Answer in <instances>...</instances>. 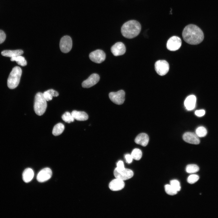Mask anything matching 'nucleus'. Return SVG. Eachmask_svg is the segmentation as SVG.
Returning a JSON list of instances; mask_svg holds the SVG:
<instances>
[{
  "instance_id": "obj_1",
  "label": "nucleus",
  "mask_w": 218,
  "mask_h": 218,
  "mask_svg": "<svg viewBox=\"0 0 218 218\" xmlns=\"http://www.w3.org/2000/svg\"><path fill=\"white\" fill-rule=\"evenodd\" d=\"M182 36L185 42L192 45L200 43L204 38L201 29L193 24L188 25L184 28L182 32Z\"/></svg>"
},
{
  "instance_id": "obj_2",
  "label": "nucleus",
  "mask_w": 218,
  "mask_h": 218,
  "mask_svg": "<svg viewBox=\"0 0 218 218\" xmlns=\"http://www.w3.org/2000/svg\"><path fill=\"white\" fill-rule=\"evenodd\" d=\"M141 26L140 23L135 20L129 21L124 23L121 28L123 36L127 38H132L140 33Z\"/></svg>"
},
{
  "instance_id": "obj_3",
  "label": "nucleus",
  "mask_w": 218,
  "mask_h": 218,
  "mask_svg": "<svg viewBox=\"0 0 218 218\" xmlns=\"http://www.w3.org/2000/svg\"><path fill=\"white\" fill-rule=\"evenodd\" d=\"M22 70L19 67L15 66L13 68L7 79V86L9 88L13 89L18 86Z\"/></svg>"
},
{
  "instance_id": "obj_4",
  "label": "nucleus",
  "mask_w": 218,
  "mask_h": 218,
  "mask_svg": "<svg viewBox=\"0 0 218 218\" xmlns=\"http://www.w3.org/2000/svg\"><path fill=\"white\" fill-rule=\"evenodd\" d=\"M46 101L44 97L43 93L39 92L36 94L34 107L35 111L37 115L41 116L44 113L47 107Z\"/></svg>"
},
{
  "instance_id": "obj_5",
  "label": "nucleus",
  "mask_w": 218,
  "mask_h": 218,
  "mask_svg": "<svg viewBox=\"0 0 218 218\" xmlns=\"http://www.w3.org/2000/svg\"><path fill=\"white\" fill-rule=\"evenodd\" d=\"M155 69L157 74L160 76L166 74L169 69L168 63L164 60L157 61L155 64Z\"/></svg>"
},
{
  "instance_id": "obj_6",
  "label": "nucleus",
  "mask_w": 218,
  "mask_h": 218,
  "mask_svg": "<svg viewBox=\"0 0 218 218\" xmlns=\"http://www.w3.org/2000/svg\"><path fill=\"white\" fill-rule=\"evenodd\" d=\"M114 173L116 178L123 181L131 178L134 175L132 170L125 168L121 170H117L115 169Z\"/></svg>"
},
{
  "instance_id": "obj_7",
  "label": "nucleus",
  "mask_w": 218,
  "mask_h": 218,
  "mask_svg": "<svg viewBox=\"0 0 218 218\" xmlns=\"http://www.w3.org/2000/svg\"><path fill=\"white\" fill-rule=\"evenodd\" d=\"M125 93L123 90H120L116 92H111L109 94L110 99L116 104L121 105L125 100Z\"/></svg>"
},
{
  "instance_id": "obj_8",
  "label": "nucleus",
  "mask_w": 218,
  "mask_h": 218,
  "mask_svg": "<svg viewBox=\"0 0 218 218\" xmlns=\"http://www.w3.org/2000/svg\"><path fill=\"white\" fill-rule=\"evenodd\" d=\"M72 45L71 38L68 35L62 37L60 42V48L61 51L64 53L68 52L71 50Z\"/></svg>"
},
{
  "instance_id": "obj_9",
  "label": "nucleus",
  "mask_w": 218,
  "mask_h": 218,
  "mask_svg": "<svg viewBox=\"0 0 218 218\" xmlns=\"http://www.w3.org/2000/svg\"><path fill=\"white\" fill-rule=\"evenodd\" d=\"M181 44V40L179 37L173 36L168 40L167 44V47L169 50L175 51L180 48Z\"/></svg>"
},
{
  "instance_id": "obj_10",
  "label": "nucleus",
  "mask_w": 218,
  "mask_h": 218,
  "mask_svg": "<svg viewBox=\"0 0 218 218\" xmlns=\"http://www.w3.org/2000/svg\"><path fill=\"white\" fill-rule=\"evenodd\" d=\"M89 57L92 61L97 63H101L105 60L106 54L102 50L97 49L91 52Z\"/></svg>"
},
{
  "instance_id": "obj_11",
  "label": "nucleus",
  "mask_w": 218,
  "mask_h": 218,
  "mask_svg": "<svg viewBox=\"0 0 218 218\" xmlns=\"http://www.w3.org/2000/svg\"><path fill=\"white\" fill-rule=\"evenodd\" d=\"M52 175L51 170L48 167L45 168L41 170L38 173L37 176V179L39 182H44L49 179Z\"/></svg>"
},
{
  "instance_id": "obj_12",
  "label": "nucleus",
  "mask_w": 218,
  "mask_h": 218,
  "mask_svg": "<svg viewBox=\"0 0 218 218\" xmlns=\"http://www.w3.org/2000/svg\"><path fill=\"white\" fill-rule=\"evenodd\" d=\"M99 80L100 77L98 74L96 73L93 74L82 82V86L84 88H90L97 83Z\"/></svg>"
},
{
  "instance_id": "obj_13",
  "label": "nucleus",
  "mask_w": 218,
  "mask_h": 218,
  "mask_svg": "<svg viewBox=\"0 0 218 218\" xmlns=\"http://www.w3.org/2000/svg\"><path fill=\"white\" fill-rule=\"evenodd\" d=\"M111 51L115 56L121 55L125 53L126 48L123 43L121 42H117L112 46Z\"/></svg>"
},
{
  "instance_id": "obj_14",
  "label": "nucleus",
  "mask_w": 218,
  "mask_h": 218,
  "mask_svg": "<svg viewBox=\"0 0 218 218\" xmlns=\"http://www.w3.org/2000/svg\"><path fill=\"white\" fill-rule=\"evenodd\" d=\"M198 137L196 134L191 132H186L183 136V139L185 142L194 144H198L200 143Z\"/></svg>"
},
{
  "instance_id": "obj_15",
  "label": "nucleus",
  "mask_w": 218,
  "mask_h": 218,
  "mask_svg": "<svg viewBox=\"0 0 218 218\" xmlns=\"http://www.w3.org/2000/svg\"><path fill=\"white\" fill-rule=\"evenodd\" d=\"M124 186L125 184L124 181L116 178L110 182L109 187L112 191H117L123 189Z\"/></svg>"
},
{
  "instance_id": "obj_16",
  "label": "nucleus",
  "mask_w": 218,
  "mask_h": 218,
  "mask_svg": "<svg viewBox=\"0 0 218 218\" xmlns=\"http://www.w3.org/2000/svg\"><path fill=\"white\" fill-rule=\"evenodd\" d=\"M196 102V96L193 95H190L186 99L184 104L186 108L188 110H191L195 107Z\"/></svg>"
},
{
  "instance_id": "obj_17",
  "label": "nucleus",
  "mask_w": 218,
  "mask_h": 218,
  "mask_svg": "<svg viewBox=\"0 0 218 218\" xmlns=\"http://www.w3.org/2000/svg\"><path fill=\"white\" fill-rule=\"evenodd\" d=\"M149 138L148 135L144 133L139 134L135 139V142L137 144L145 147L148 144Z\"/></svg>"
},
{
  "instance_id": "obj_18",
  "label": "nucleus",
  "mask_w": 218,
  "mask_h": 218,
  "mask_svg": "<svg viewBox=\"0 0 218 218\" xmlns=\"http://www.w3.org/2000/svg\"><path fill=\"white\" fill-rule=\"evenodd\" d=\"M74 119L79 121H84L88 120V116L87 114L84 111H73L71 113Z\"/></svg>"
},
{
  "instance_id": "obj_19",
  "label": "nucleus",
  "mask_w": 218,
  "mask_h": 218,
  "mask_svg": "<svg viewBox=\"0 0 218 218\" xmlns=\"http://www.w3.org/2000/svg\"><path fill=\"white\" fill-rule=\"evenodd\" d=\"M34 176L33 170L30 168H27L22 173V178L25 183H28L31 181Z\"/></svg>"
},
{
  "instance_id": "obj_20",
  "label": "nucleus",
  "mask_w": 218,
  "mask_h": 218,
  "mask_svg": "<svg viewBox=\"0 0 218 218\" xmlns=\"http://www.w3.org/2000/svg\"><path fill=\"white\" fill-rule=\"evenodd\" d=\"M23 53V51L21 50H5L1 52V54L2 56L10 58L21 55Z\"/></svg>"
},
{
  "instance_id": "obj_21",
  "label": "nucleus",
  "mask_w": 218,
  "mask_h": 218,
  "mask_svg": "<svg viewBox=\"0 0 218 218\" xmlns=\"http://www.w3.org/2000/svg\"><path fill=\"white\" fill-rule=\"evenodd\" d=\"M64 129V126L63 124L61 123H58L56 124L53 127L52 133L55 136L60 135L63 132Z\"/></svg>"
},
{
  "instance_id": "obj_22",
  "label": "nucleus",
  "mask_w": 218,
  "mask_h": 218,
  "mask_svg": "<svg viewBox=\"0 0 218 218\" xmlns=\"http://www.w3.org/2000/svg\"><path fill=\"white\" fill-rule=\"evenodd\" d=\"M10 60L11 61H15L17 64L24 66L27 64V62L25 58L21 55L11 58Z\"/></svg>"
},
{
  "instance_id": "obj_23",
  "label": "nucleus",
  "mask_w": 218,
  "mask_h": 218,
  "mask_svg": "<svg viewBox=\"0 0 218 218\" xmlns=\"http://www.w3.org/2000/svg\"><path fill=\"white\" fill-rule=\"evenodd\" d=\"M131 155L133 159L136 160H139L142 157V152L140 149L135 148L133 150Z\"/></svg>"
},
{
  "instance_id": "obj_24",
  "label": "nucleus",
  "mask_w": 218,
  "mask_h": 218,
  "mask_svg": "<svg viewBox=\"0 0 218 218\" xmlns=\"http://www.w3.org/2000/svg\"><path fill=\"white\" fill-rule=\"evenodd\" d=\"M186 170V172L188 173H193L198 171L199 168L196 164H190L187 166Z\"/></svg>"
},
{
  "instance_id": "obj_25",
  "label": "nucleus",
  "mask_w": 218,
  "mask_h": 218,
  "mask_svg": "<svg viewBox=\"0 0 218 218\" xmlns=\"http://www.w3.org/2000/svg\"><path fill=\"white\" fill-rule=\"evenodd\" d=\"M62 120L68 123H70L74 121V119L71 113L68 112H66L62 116Z\"/></svg>"
},
{
  "instance_id": "obj_26",
  "label": "nucleus",
  "mask_w": 218,
  "mask_h": 218,
  "mask_svg": "<svg viewBox=\"0 0 218 218\" xmlns=\"http://www.w3.org/2000/svg\"><path fill=\"white\" fill-rule=\"evenodd\" d=\"M207 134L206 129L203 126L198 127L196 130V134L199 137H204L206 136Z\"/></svg>"
},
{
  "instance_id": "obj_27",
  "label": "nucleus",
  "mask_w": 218,
  "mask_h": 218,
  "mask_svg": "<svg viewBox=\"0 0 218 218\" xmlns=\"http://www.w3.org/2000/svg\"><path fill=\"white\" fill-rule=\"evenodd\" d=\"M165 190L166 193L170 195H174L177 194V191L170 184H167L165 186Z\"/></svg>"
},
{
  "instance_id": "obj_28",
  "label": "nucleus",
  "mask_w": 218,
  "mask_h": 218,
  "mask_svg": "<svg viewBox=\"0 0 218 218\" xmlns=\"http://www.w3.org/2000/svg\"><path fill=\"white\" fill-rule=\"evenodd\" d=\"M170 185L177 192L181 189V187L179 182L176 180H171L170 182Z\"/></svg>"
},
{
  "instance_id": "obj_29",
  "label": "nucleus",
  "mask_w": 218,
  "mask_h": 218,
  "mask_svg": "<svg viewBox=\"0 0 218 218\" xmlns=\"http://www.w3.org/2000/svg\"><path fill=\"white\" fill-rule=\"evenodd\" d=\"M199 177L196 174H192L189 176L187 178V181L190 184H193L197 182L199 179Z\"/></svg>"
},
{
  "instance_id": "obj_30",
  "label": "nucleus",
  "mask_w": 218,
  "mask_h": 218,
  "mask_svg": "<svg viewBox=\"0 0 218 218\" xmlns=\"http://www.w3.org/2000/svg\"><path fill=\"white\" fill-rule=\"evenodd\" d=\"M43 95L44 98L46 101H51L53 97L47 91H45L43 93Z\"/></svg>"
},
{
  "instance_id": "obj_31",
  "label": "nucleus",
  "mask_w": 218,
  "mask_h": 218,
  "mask_svg": "<svg viewBox=\"0 0 218 218\" xmlns=\"http://www.w3.org/2000/svg\"><path fill=\"white\" fill-rule=\"evenodd\" d=\"M117 167L115 168L117 170H121L125 168L123 162L121 160L119 161L117 164Z\"/></svg>"
},
{
  "instance_id": "obj_32",
  "label": "nucleus",
  "mask_w": 218,
  "mask_h": 218,
  "mask_svg": "<svg viewBox=\"0 0 218 218\" xmlns=\"http://www.w3.org/2000/svg\"><path fill=\"white\" fill-rule=\"evenodd\" d=\"M5 34L3 31L0 30V44L5 41Z\"/></svg>"
},
{
  "instance_id": "obj_33",
  "label": "nucleus",
  "mask_w": 218,
  "mask_h": 218,
  "mask_svg": "<svg viewBox=\"0 0 218 218\" xmlns=\"http://www.w3.org/2000/svg\"><path fill=\"white\" fill-rule=\"evenodd\" d=\"M195 114L198 117H202L205 114V111L204 110H197L195 111Z\"/></svg>"
},
{
  "instance_id": "obj_34",
  "label": "nucleus",
  "mask_w": 218,
  "mask_h": 218,
  "mask_svg": "<svg viewBox=\"0 0 218 218\" xmlns=\"http://www.w3.org/2000/svg\"><path fill=\"white\" fill-rule=\"evenodd\" d=\"M47 91L52 97H56L58 96L59 95L58 92L53 89H50L48 90Z\"/></svg>"
},
{
  "instance_id": "obj_35",
  "label": "nucleus",
  "mask_w": 218,
  "mask_h": 218,
  "mask_svg": "<svg viewBox=\"0 0 218 218\" xmlns=\"http://www.w3.org/2000/svg\"><path fill=\"white\" fill-rule=\"evenodd\" d=\"M125 158L128 164H130L132 162L133 158L131 155L129 154L126 155Z\"/></svg>"
}]
</instances>
